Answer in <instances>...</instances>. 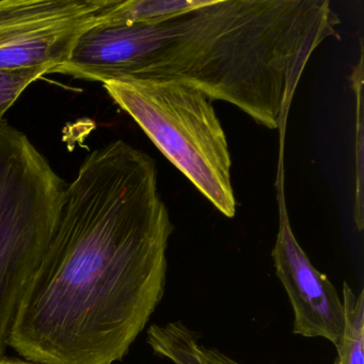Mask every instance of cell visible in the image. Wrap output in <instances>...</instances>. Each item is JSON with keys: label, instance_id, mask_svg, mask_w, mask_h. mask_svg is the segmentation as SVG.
<instances>
[{"label": "cell", "instance_id": "obj_4", "mask_svg": "<svg viewBox=\"0 0 364 364\" xmlns=\"http://www.w3.org/2000/svg\"><path fill=\"white\" fill-rule=\"evenodd\" d=\"M114 0H1L0 71L53 68Z\"/></svg>", "mask_w": 364, "mask_h": 364}, {"label": "cell", "instance_id": "obj_5", "mask_svg": "<svg viewBox=\"0 0 364 364\" xmlns=\"http://www.w3.org/2000/svg\"><path fill=\"white\" fill-rule=\"evenodd\" d=\"M278 180L279 231L272 255L293 306V332L304 338H326L336 347L344 330L342 297L327 276L313 266L294 235L283 191L282 166Z\"/></svg>", "mask_w": 364, "mask_h": 364}, {"label": "cell", "instance_id": "obj_7", "mask_svg": "<svg viewBox=\"0 0 364 364\" xmlns=\"http://www.w3.org/2000/svg\"><path fill=\"white\" fill-rule=\"evenodd\" d=\"M344 330L338 349V364H364V291L355 294L343 282Z\"/></svg>", "mask_w": 364, "mask_h": 364}, {"label": "cell", "instance_id": "obj_3", "mask_svg": "<svg viewBox=\"0 0 364 364\" xmlns=\"http://www.w3.org/2000/svg\"><path fill=\"white\" fill-rule=\"evenodd\" d=\"M103 86L196 188L221 214L233 218L237 204L231 155L213 102L180 80L127 78Z\"/></svg>", "mask_w": 364, "mask_h": 364}, {"label": "cell", "instance_id": "obj_1", "mask_svg": "<svg viewBox=\"0 0 364 364\" xmlns=\"http://www.w3.org/2000/svg\"><path fill=\"white\" fill-rule=\"evenodd\" d=\"M154 159L123 140L91 152L8 338L40 364L122 361L165 294L173 232Z\"/></svg>", "mask_w": 364, "mask_h": 364}, {"label": "cell", "instance_id": "obj_6", "mask_svg": "<svg viewBox=\"0 0 364 364\" xmlns=\"http://www.w3.org/2000/svg\"><path fill=\"white\" fill-rule=\"evenodd\" d=\"M200 334L182 321L153 323L148 329V344L154 355L173 364H240L216 348L199 342Z\"/></svg>", "mask_w": 364, "mask_h": 364}, {"label": "cell", "instance_id": "obj_2", "mask_svg": "<svg viewBox=\"0 0 364 364\" xmlns=\"http://www.w3.org/2000/svg\"><path fill=\"white\" fill-rule=\"evenodd\" d=\"M340 24L329 0H191L152 24L92 27L76 44L74 67L102 84L187 82L283 132L306 65L340 38Z\"/></svg>", "mask_w": 364, "mask_h": 364}, {"label": "cell", "instance_id": "obj_9", "mask_svg": "<svg viewBox=\"0 0 364 364\" xmlns=\"http://www.w3.org/2000/svg\"><path fill=\"white\" fill-rule=\"evenodd\" d=\"M50 68L0 71V121L4 114L16 103L25 89L33 82L48 74Z\"/></svg>", "mask_w": 364, "mask_h": 364}, {"label": "cell", "instance_id": "obj_10", "mask_svg": "<svg viewBox=\"0 0 364 364\" xmlns=\"http://www.w3.org/2000/svg\"><path fill=\"white\" fill-rule=\"evenodd\" d=\"M0 364H40L18 358L0 357Z\"/></svg>", "mask_w": 364, "mask_h": 364}, {"label": "cell", "instance_id": "obj_8", "mask_svg": "<svg viewBox=\"0 0 364 364\" xmlns=\"http://www.w3.org/2000/svg\"><path fill=\"white\" fill-rule=\"evenodd\" d=\"M363 39H360L359 63L353 67L351 72V88L357 99V120H355V197L353 204V220L358 231L361 232L364 225L363 214Z\"/></svg>", "mask_w": 364, "mask_h": 364}, {"label": "cell", "instance_id": "obj_11", "mask_svg": "<svg viewBox=\"0 0 364 364\" xmlns=\"http://www.w3.org/2000/svg\"><path fill=\"white\" fill-rule=\"evenodd\" d=\"M334 364H338V361L334 362Z\"/></svg>", "mask_w": 364, "mask_h": 364}]
</instances>
